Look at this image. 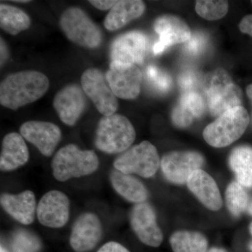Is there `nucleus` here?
I'll return each mask as SVG.
<instances>
[{
	"instance_id": "39448f33",
	"label": "nucleus",
	"mask_w": 252,
	"mask_h": 252,
	"mask_svg": "<svg viewBox=\"0 0 252 252\" xmlns=\"http://www.w3.org/2000/svg\"><path fill=\"white\" fill-rule=\"evenodd\" d=\"M250 124V116L243 106L226 111L204 129L207 143L216 148L233 144L245 133Z\"/></svg>"
},
{
	"instance_id": "473e14b6",
	"label": "nucleus",
	"mask_w": 252,
	"mask_h": 252,
	"mask_svg": "<svg viewBox=\"0 0 252 252\" xmlns=\"http://www.w3.org/2000/svg\"><path fill=\"white\" fill-rule=\"evenodd\" d=\"M171 117L174 125L180 128L189 127L191 125L195 119L192 114L181 107L180 104L176 106L172 111Z\"/></svg>"
},
{
	"instance_id": "dca6fc26",
	"label": "nucleus",
	"mask_w": 252,
	"mask_h": 252,
	"mask_svg": "<svg viewBox=\"0 0 252 252\" xmlns=\"http://www.w3.org/2000/svg\"><path fill=\"white\" fill-rule=\"evenodd\" d=\"M85 93L76 84L64 86L55 95L53 106L61 122L67 126L77 124L86 107Z\"/></svg>"
},
{
	"instance_id": "aec40b11",
	"label": "nucleus",
	"mask_w": 252,
	"mask_h": 252,
	"mask_svg": "<svg viewBox=\"0 0 252 252\" xmlns=\"http://www.w3.org/2000/svg\"><path fill=\"white\" fill-rule=\"evenodd\" d=\"M30 158L29 150L24 138L17 132H10L2 140L0 170L11 172L23 166Z\"/></svg>"
},
{
	"instance_id": "423d86ee",
	"label": "nucleus",
	"mask_w": 252,
	"mask_h": 252,
	"mask_svg": "<svg viewBox=\"0 0 252 252\" xmlns=\"http://www.w3.org/2000/svg\"><path fill=\"white\" fill-rule=\"evenodd\" d=\"M60 28L66 37L85 49H97L102 42L100 28L80 8L64 10L59 21Z\"/></svg>"
},
{
	"instance_id": "393cba45",
	"label": "nucleus",
	"mask_w": 252,
	"mask_h": 252,
	"mask_svg": "<svg viewBox=\"0 0 252 252\" xmlns=\"http://www.w3.org/2000/svg\"><path fill=\"white\" fill-rule=\"evenodd\" d=\"M174 252H207L208 241L201 233L189 230L175 232L170 238Z\"/></svg>"
},
{
	"instance_id": "58836bf2",
	"label": "nucleus",
	"mask_w": 252,
	"mask_h": 252,
	"mask_svg": "<svg viewBox=\"0 0 252 252\" xmlns=\"http://www.w3.org/2000/svg\"><path fill=\"white\" fill-rule=\"evenodd\" d=\"M207 252H226L223 249L220 248H212Z\"/></svg>"
},
{
	"instance_id": "a19ab883",
	"label": "nucleus",
	"mask_w": 252,
	"mask_h": 252,
	"mask_svg": "<svg viewBox=\"0 0 252 252\" xmlns=\"http://www.w3.org/2000/svg\"><path fill=\"white\" fill-rule=\"evenodd\" d=\"M0 252H9L8 251L7 249L5 248V247L3 246V245H1V248H0Z\"/></svg>"
},
{
	"instance_id": "a211bd4d",
	"label": "nucleus",
	"mask_w": 252,
	"mask_h": 252,
	"mask_svg": "<svg viewBox=\"0 0 252 252\" xmlns=\"http://www.w3.org/2000/svg\"><path fill=\"white\" fill-rule=\"evenodd\" d=\"M189 190L204 206L212 211H218L223 205L221 195L216 182L204 170H195L187 182Z\"/></svg>"
},
{
	"instance_id": "4468645a",
	"label": "nucleus",
	"mask_w": 252,
	"mask_h": 252,
	"mask_svg": "<svg viewBox=\"0 0 252 252\" xmlns=\"http://www.w3.org/2000/svg\"><path fill=\"white\" fill-rule=\"evenodd\" d=\"M102 225L99 217L92 212H85L74 222L69 238L71 248L75 252L94 250L102 236Z\"/></svg>"
},
{
	"instance_id": "c85d7f7f",
	"label": "nucleus",
	"mask_w": 252,
	"mask_h": 252,
	"mask_svg": "<svg viewBox=\"0 0 252 252\" xmlns=\"http://www.w3.org/2000/svg\"><path fill=\"white\" fill-rule=\"evenodd\" d=\"M179 104L192 114L194 118H200L205 112V99L197 91L184 92L181 96Z\"/></svg>"
},
{
	"instance_id": "f257e3e1",
	"label": "nucleus",
	"mask_w": 252,
	"mask_h": 252,
	"mask_svg": "<svg viewBox=\"0 0 252 252\" xmlns=\"http://www.w3.org/2000/svg\"><path fill=\"white\" fill-rule=\"evenodd\" d=\"M49 88V78L43 73L35 70L13 73L0 84V103L16 110L40 99Z\"/></svg>"
},
{
	"instance_id": "a18cd8bd",
	"label": "nucleus",
	"mask_w": 252,
	"mask_h": 252,
	"mask_svg": "<svg viewBox=\"0 0 252 252\" xmlns=\"http://www.w3.org/2000/svg\"></svg>"
},
{
	"instance_id": "79ce46f5",
	"label": "nucleus",
	"mask_w": 252,
	"mask_h": 252,
	"mask_svg": "<svg viewBox=\"0 0 252 252\" xmlns=\"http://www.w3.org/2000/svg\"><path fill=\"white\" fill-rule=\"evenodd\" d=\"M14 2L16 3H29L31 2V1H27V0H23V1H20V0H18V1H14Z\"/></svg>"
},
{
	"instance_id": "e433bc0d",
	"label": "nucleus",
	"mask_w": 252,
	"mask_h": 252,
	"mask_svg": "<svg viewBox=\"0 0 252 252\" xmlns=\"http://www.w3.org/2000/svg\"><path fill=\"white\" fill-rule=\"evenodd\" d=\"M8 57H9V51H8L7 46L4 41L2 40V38H1V65L2 66L5 62L7 61Z\"/></svg>"
},
{
	"instance_id": "f8f14e48",
	"label": "nucleus",
	"mask_w": 252,
	"mask_h": 252,
	"mask_svg": "<svg viewBox=\"0 0 252 252\" xmlns=\"http://www.w3.org/2000/svg\"><path fill=\"white\" fill-rule=\"evenodd\" d=\"M69 198L65 193L57 190H50L43 195L36 207L39 223L51 228H61L69 218Z\"/></svg>"
},
{
	"instance_id": "4c0bfd02",
	"label": "nucleus",
	"mask_w": 252,
	"mask_h": 252,
	"mask_svg": "<svg viewBox=\"0 0 252 252\" xmlns=\"http://www.w3.org/2000/svg\"><path fill=\"white\" fill-rule=\"evenodd\" d=\"M246 92L252 105V84H250V85H249L248 87H247Z\"/></svg>"
},
{
	"instance_id": "f03ea898",
	"label": "nucleus",
	"mask_w": 252,
	"mask_h": 252,
	"mask_svg": "<svg viewBox=\"0 0 252 252\" xmlns=\"http://www.w3.org/2000/svg\"><path fill=\"white\" fill-rule=\"evenodd\" d=\"M203 91L212 116L220 117L230 109L242 106L243 92L223 69H215L205 76Z\"/></svg>"
},
{
	"instance_id": "1a4fd4ad",
	"label": "nucleus",
	"mask_w": 252,
	"mask_h": 252,
	"mask_svg": "<svg viewBox=\"0 0 252 252\" xmlns=\"http://www.w3.org/2000/svg\"><path fill=\"white\" fill-rule=\"evenodd\" d=\"M105 77L113 93L119 98L133 99L140 94L142 73L135 64L112 61Z\"/></svg>"
},
{
	"instance_id": "72a5a7b5",
	"label": "nucleus",
	"mask_w": 252,
	"mask_h": 252,
	"mask_svg": "<svg viewBox=\"0 0 252 252\" xmlns=\"http://www.w3.org/2000/svg\"><path fill=\"white\" fill-rule=\"evenodd\" d=\"M97 252H130L122 244L111 241L104 244Z\"/></svg>"
},
{
	"instance_id": "bb28decb",
	"label": "nucleus",
	"mask_w": 252,
	"mask_h": 252,
	"mask_svg": "<svg viewBox=\"0 0 252 252\" xmlns=\"http://www.w3.org/2000/svg\"><path fill=\"white\" fill-rule=\"evenodd\" d=\"M228 2L227 1H197L195 11L200 17L215 21L222 18L228 13Z\"/></svg>"
},
{
	"instance_id": "c756f323",
	"label": "nucleus",
	"mask_w": 252,
	"mask_h": 252,
	"mask_svg": "<svg viewBox=\"0 0 252 252\" xmlns=\"http://www.w3.org/2000/svg\"><path fill=\"white\" fill-rule=\"evenodd\" d=\"M147 75L152 85L160 92L165 93L171 89V77L166 72L161 70L157 66H148Z\"/></svg>"
},
{
	"instance_id": "c03bdc74",
	"label": "nucleus",
	"mask_w": 252,
	"mask_h": 252,
	"mask_svg": "<svg viewBox=\"0 0 252 252\" xmlns=\"http://www.w3.org/2000/svg\"><path fill=\"white\" fill-rule=\"evenodd\" d=\"M249 248H250V250L252 252V242L250 243V245H249Z\"/></svg>"
},
{
	"instance_id": "7c9ffc66",
	"label": "nucleus",
	"mask_w": 252,
	"mask_h": 252,
	"mask_svg": "<svg viewBox=\"0 0 252 252\" xmlns=\"http://www.w3.org/2000/svg\"><path fill=\"white\" fill-rule=\"evenodd\" d=\"M207 43V37L203 32H196L190 36L187 42H185V54L190 56H199L200 54H203L206 49Z\"/></svg>"
},
{
	"instance_id": "5701e85b",
	"label": "nucleus",
	"mask_w": 252,
	"mask_h": 252,
	"mask_svg": "<svg viewBox=\"0 0 252 252\" xmlns=\"http://www.w3.org/2000/svg\"><path fill=\"white\" fill-rule=\"evenodd\" d=\"M229 165L240 185L252 188V147L240 146L232 151Z\"/></svg>"
},
{
	"instance_id": "b1692460",
	"label": "nucleus",
	"mask_w": 252,
	"mask_h": 252,
	"mask_svg": "<svg viewBox=\"0 0 252 252\" xmlns=\"http://www.w3.org/2000/svg\"><path fill=\"white\" fill-rule=\"evenodd\" d=\"M31 25V18L23 10L9 4L0 5V27L8 34L17 35Z\"/></svg>"
},
{
	"instance_id": "4be33fe9",
	"label": "nucleus",
	"mask_w": 252,
	"mask_h": 252,
	"mask_svg": "<svg viewBox=\"0 0 252 252\" xmlns=\"http://www.w3.org/2000/svg\"><path fill=\"white\" fill-rule=\"evenodd\" d=\"M109 180L116 192L127 201L139 204L148 198L149 192L145 186L133 176L115 169L110 172Z\"/></svg>"
},
{
	"instance_id": "20e7f679",
	"label": "nucleus",
	"mask_w": 252,
	"mask_h": 252,
	"mask_svg": "<svg viewBox=\"0 0 252 252\" xmlns=\"http://www.w3.org/2000/svg\"><path fill=\"white\" fill-rule=\"evenodd\" d=\"M135 137V130L130 121L122 114H114L99 120L94 144L104 153L119 154L130 148Z\"/></svg>"
},
{
	"instance_id": "37998d69",
	"label": "nucleus",
	"mask_w": 252,
	"mask_h": 252,
	"mask_svg": "<svg viewBox=\"0 0 252 252\" xmlns=\"http://www.w3.org/2000/svg\"><path fill=\"white\" fill-rule=\"evenodd\" d=\"M250 233H251V235H252V222L251 223V224L250 225Z\"/></svg>"
},
{
	"instance_id": "0eeeda50",
	"label": "nucleus",
	"mask_w": 252,
	"mask_h": 252,
	"mask_svg": "<svg viewBox=\"0 0 252 252\" xmlns=\"http://www.w3.org/2000/svg\"><path fill=\"white\" fill-rule=\"evenodd\" d=\"M160 165L157 149L148 141H143L127 149L114 162L116 170L128 175L135 174L144 178L155 175Z\"/></svg>"
},
{
	"instance_id": "cd10ccee",
	"label": "nucleus",
	"mask_w": 252,
	"mask_h": 252,
	"mask_svg": "<svg viewBox=\"0 0 252 252\" xmlns=\"http://www.w3.org/2000/svg\"><path fill=\"white\" fill-rule=\"evenodd\" d=\"M40 248L37 237L27 230H18L13 235V252H37Z\"/></svg>"
},
{
	"instance_id": "ddd939ff",
	"label": "nucleus",
	"mask_w": 252,
	"mask_h": 252,
	"mask_svg": "<svg viewBox=\"0 0 252 252\" xmlns=\"http://www.w3.org/2000/svg\"><path fill=\"white\" fill-rule=\"evenodd\" d=\"M20 134L44 157L53 155L62 137L61 128L48 122L29 121L20 127Z\"/></svg>"
},
{
	"instance_id": "a878e982",
	"label": "nucleus",
	"mask_w": 252,
	"mask_h": 252,
	"mask_svg": "<svg viewBox=\"0 0 252 252\" xmlns=\"http://www.w3.org/2000/svg\"><path fill=\"white\" fill-rule=\"evenodd\" d=\"M225 196L227 207L233 216H240L248 209V193L238 182H233L228 185Z\"/></svg>"
},
{
	"instance_id": "6e6552de",
	"label": "nucleus",
	"mask_w": 252,
	"mask_h": 252,
	"mask_svg": "<svg viewBox=\"0 0 252 252\" xmlns=\"http://www.w3.org/2000/svg\"><path fill=\"white\" fill-rule=\"evenodd\" d=\"M81 83L83 91L100 114L104 117L115 114L119 107L117 97L99 69H86L81 76Z\"/></svg>"
},
{
	"instance_id": "9d476101",
	"label": "nucleus",
	"mask_w": 252,
	"mask_h": 252,
	"mask_svg": "<svg viewBox=\"0 0 252 252\" xmlns=\"http://www.w3.org/2000/svg\"><path fill=\"white\" fill-rule=\"evenodd\" d=\"M204 164V158L198 152H169L162 157L160 167L169 182L176 185L187 184L190 175L200 170Z\"/></svg>"
},
{
	"instance_id": "ea45409f",
	"label": "nucleus",
	"mask_w": 252,
	"mask_h": 252,
	"mask_svg": "<svg viewBox=\"0 0 252 252\" xmlns=\"http://www.w3.org/2000/svg\"><path fill=\"white\" fill-rule=\"evenodd\" d=\"M247 210H248L249 213L252 215V200L250 203H249L248 209H247Z\"/></svg>"
},
{
	"instance_id": "2eb2a0df",
	"label": "nucleus",
	"mask_w": 252,
	"mask_h": 252,
	"mask_svg": "<svg viewBox=\"0 0 252 252\" xmlns=\"http://www.w3.org/2000/svg\"><path fill=\"white\" fill-rule=\"evenodd\" d=\"M148 47V39L144 33L129 32L118 36L111 46L112 61L131 64L143 63Z\"/></svg>"
},
{
	"instance_id": "2f4dec72",
	"label": "nucleus",
	"mask_w": 252,
	"mask_h": 252,
	"mask_svg": "<svg viewBox=\"0 0 252 252\" xmlns=\"http://www.w3.org/2000/svg\"><path fill=\"white\" fill-rule=\"evenodd\" d=\"M178 84L183 93L195 91L200 84V74L193 69L184 71L179 76Z\"/></svg>"
},
{
	"instance_id": "7ed1b4c3",
	"label": "nucleus",
	"mask_w": 252,
	"mask_h": 252,
	"mask_svg": "<svg viewBox=\"0 0 252 252\" xmlns=\"http://www.w3.org/2000/svg\"><path fill=\"white\" fill-rule=\"evenodd\" d=\"M98 167L99 158L94 151L81 150L74 144L60 149L51 162L53 175L61 182L90 175Z\"/></svg>"
},
{
	"instance_id": "f704fd0d",
	"label": "nucleus",
	"mask_w": 252,
	"mask_h": 252,
	"mask_svg": "<svg viewBox=\"0 0 252 252\" xmlns=\"http://www.w3.org/2000/svg\"><path fill=\"white\" fill-rule=\"evenodd\" d=\"M240 31L252 37V14L248 15L243 18L239 24Z\"/></svg>"
},
{
	"instance_id": "6ab92c4d",
	"label": "nucleus",
	"mask_w": 252,
	"mask_h": 252,
	"mask_svg": "<svg viewBox=\"0 0 252 252\" xmlns=\"http://www.w3.org/2000/svg\"><path fill=\"white\" fill-rule=\"evenodd\" d=\"M0 203L4 211L19 223L30 225L34 222L37 206L35 195L31 190H25L17 195L2 193Z\"/></svg>"
},
{
	"instance_id": "9b49d317",
	"label": "nucleus",
	"mask_w": 252,
	"mask_h": 252,
	"mask_svg": "<svg viewBox=\"0 0 252 252\" xmlns=\"http://www.w3.org/2000/svg\"><path fill=\"white\" fill-rule=\"evenodd\" d=\"M132 229L139 240L152 248H158L163 240L161 229L157 223V215L150 204H136L130 212Z\"/></svg>"
},
{
	"instance_id": "412c9836",
	"label": "nucleus",
	"mask_w": 252,
	"mask_h": 252,
	"mask_svg": "<svg viewBox=\"0 0 252 252\" xmlns=\"http://www.w3.org/2000/svg\"><path fill=\"white\" fill-rule=\"evenodd\" d=\"M145 9L144 1L140 0L117 1L104 19V28L109 31L121 29L132 20L142 16Z\"/></svg>"
},
{
	"instance_id": "f3484780",
	"label": "nucleus",
	"mask_w": 252,
	"mask_h": 252,
	"mask_svg": "<svg viewBox=\"0 0 252 252\" xmlns=\"http://www.w3.org/2000/svg\"><path fill=\"white\" fill-rule=\"evenodd\" d=\"M154 31L159 39L154 44V54H161L175 44L187 42L191 36V31L188 25L180 18L174 15H164L156 20Z\"/></svg>"
},
{
	"instance_id": "c9c22d12",
	"label": "nucleus",
	"mask_w": 252,
	"mask_h": 252,
	"mask_svg": "<svg viewBox=\"0 0 252 252\" xmlns=\"http://www.w3.org/2000/svg\"><path fill=\"white\" fill-rule=\"evenodd\" d=\"M93 6L102 11H106V10L112 9L114 7V5L117 4V1H109V0H92L89 1Z\"/></svg>"
}]
</instances>
